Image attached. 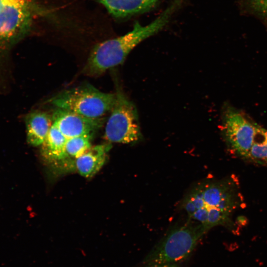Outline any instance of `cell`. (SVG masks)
Instances as JSON below:
<instances>
[{
  "instance_id": "cell-5",
  "label": "cell",
  "mask_w": 267,
  "mask_h": 267,
  "mask_svg": "<svg viewBox=\"0 0 267 267\" xmlns=\"http://www.w3.org/2000/svg\"><path fill=\"white\" fill-rule=\"evenodd\" d=\"M106 121L104 136L110 142L130 144L142 138L138 113L134 104L119 89Z\"/></svg>"
},
{
  "instance_id": "cell-7",
  "label": "cell",
  "mask_w": 267,
  "mask_h": 267,
  "mask_svg": "<svg viewBox=\"0 0 267 267\" xmlns=\"http://www.w3.org/2000/svg\"><path fill=\"white\" fill-rule=\"evenodd\" d=\"M260 126L233 107L227 106L223 113L222 131L230 150L244 159Z\"/></svg>"
},
{
  "instance_id": "cell-3",
  "label": "cell",
  "mask_w": 267,
  "mask_h": 267,
  "mask_svg": "<svg viewBox=\"0 0 267 267\" xmlns=\"http://www.w3.org/2000/svg\"><path fill=\"white\" fill-rule=\"evenodd\" d=\"M207 232L196 222L173 228L148 253L142 263L144 266L179 264L191 255Z\"/></svg>"
},
{
  "instance_id": "cell-14",
  "label": "cell",
  "mask_w": 267,
  "mask_h": 267,
  "mask_svg": "<svg viewBox=\"0 0 267 267\" xmlns=\"http://www.w3.org/2000/svg\"><path fill=\"white\" fill-rule=\"evenodd\" d=\"M241 6L250 14L267 19V0H242Z\"/></svg>"
},
{
  "instance_id": "cell-16",
  "label": "cell",
  "mask_w": 267,
  "mask_h": 267,
  "mask_svg": "<svg viewBox=\"0 0 267 267\" xmlns=\"http://www.w3.org/2000/svg\"><path fill=\"white\" fill-rule=\"evenodd\" d=\"M1 0H0V4H1Z\"/></svg>"
},
{
  "instance_id": "cell-4",
  "label": "cell",
  "mask_w": 267,
  "mask_h": 267,
  "mask_svg": "<svg viewBox=\"0 0 267 267\" xmlns=\"http://www.w3.org/2000/svg\"><path fill=\"white\" fill-rule=\"evenodd\" d=\"M115 99V93L102 92L88 86L62 91L51 98L50 102L58 108L100 118L111 111Z\"/></svg>"
},
{
  "instance_id": "cell-12",
  "label": "cell",
  "mask_w": 267,
  "mask_h": 267,
  "mask_svg": "<svg viewBox=\"0 0 267 267\" xmlns=\"http://www.w3.org/2000/svg\"><path fill=\"white\" fill-rule=\"evenodd\" d=\"M117 17H125L144 12L153 7L158 0H98Z\"/></svg>"
},
{
  "instance_id": "cell-1",
  "label": "cell",
  "mask_w": 267,
  "mask_h": 267,
  "mask_svg": "<svg viewBox=\"0 0 267 267\" xmlns=\"http://www.w3.org/2000/svg\"><path fill=\"white\" fill-rule=\"evenodd\" d=\"M235 180L229 178L207 182L194 187L185 197L182 206L189 218L208 231L217 225H228L241 197Z\"/></svg>"
},
{
  "instance_id": "cell-10",
  "label": "cell",
  "mask_w": 267,
  "mask_h": 267,
  "mask_svg": "<svg viewBox=\"0 0 267 267\" xmlns=\"http://www.w3.org/2000/svg\"><path fill=\"white\" fill-rule=\"evenodd\" d=\"M110 144L97 145L89 149L75 161V167L82 176L90 178L95 175L102 167Z\"/></svg>"
},
{
  "instance_id": "cell-6",
  "label": "cell",
  "mask_w": 267,
  "mask_h": 267,
  "mask_svg": "<svg viewBox=\"0 0 267 267\" xmlns=\"http://www.w3.org/2000/svg\"><path fill=\"white\" fill-rule=\"evenodd\" d=\"M34 16L31 0H1L0 6V52L25 36Z\"/></svg>"
},
{
  "instance_id": "cell-11",
  "label": "cell",
  "mask_w": 267,
  "mask_h": 267,
  "mask_svg": "<svg viewBox=\"0 0 267 267\" xmlns=\"http://www.w3.org/2000/svg\"><path fill=\"white\" fill-rule=\"evenodd\" d=\"M67 138L53 124L41 145V153L47 162L57 164L63 162L68 156L66 151Z\"/></svg>"
},
{
  "instance_id": "cell-2",
  "label": "cell",
  "mask_w": 267,
  "mask_h": 267,
  "mask_svg": "<svg viewBox=\"0 0 267 267\" xmlns=\"http://www.w3.org/2000/svg\"><path fill=\"white\" fill-rule=\"evenodd\" d=\"M179 0H175L150 24L142 26L136 22L133 30L126 34L95 45L84 68V73L89 76L97 77L123 63L135 46L166 25L178 7Z\"/></svg>"
},
{
  "instance_id": "cell-9",
  "label": "cell",
  "mask_w": 267,
  "mask_h": 267,
  "mask_svg": "<svg viewBox=\"0 0 267 267\" xmlns=\"http://www.w3.org/2000/svg\"><path fill=\"white\" fill-rule=\"evenodd\" d=\"M27 140L31 145H41L52 124V116L45 112L37 110L27 114L25 118Z\"/></svg>"
},
{
  "instance_id": "cell-8",
  "label": "cell",
  "mask_w": 267,
  "mask_h": 267,
  "mask_svg": "<svg viewBox=\"0 0 267 267\" xmlns=\"http://www.w3.org/2000/svg\"><path fill=\"white\" fill-rule=\"evenodd\" d=\"M53 124L67 138L93 135L103 125L104 118H91L58 108L52 116Z\"/></svg>"
},
{
  "instance_id": "cell-15",
  "label": "cell",
  "mask_w": 267,
  "mask_h": 267,
  "mask_svg": "<svg viewBox=\"0 0 267 267\" xmlns=\"http://www.w3.org/2000/svg\"><path fill=\"white\" fill-rule=\"evenodd\" d=\"M144 267H180L179 264H153L145 265Z\"/></svg>"
},
{
  "instance_id": "cell-13",
  "label": "cell",
  "mask_w": 267,
  "mask_h": 267,
  "mask_svg": "<svg viewBox=\"0 0 267 267\" xmlns=\"http://www.w3.org/2000/svg\"><path fill=\"white\" fill-rule=\"evenodd\" d=\"M92 135H83L67 138L66 151L68 157L76 159L89 149Z\"/></svg>"
}]
</instances>
